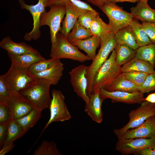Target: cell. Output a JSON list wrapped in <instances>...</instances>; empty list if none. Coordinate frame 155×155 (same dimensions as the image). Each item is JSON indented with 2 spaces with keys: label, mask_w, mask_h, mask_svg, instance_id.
<instances>
[{
  "label": "cell",
  "mask_w": 155,
  "mask_h": 155,
  "mask_svg": "<svg viewBox=\"0 0 155 155\" xmlns=\"http://www.w3.org/2000/svg\"><path fill=\"white\" fill-rule=\"evenodd\" d=\"M115 34L111 32L101 38V46L98 53L90 65L87 66L86 76L88 82L87 94L89 96L92 93L93 82L95 74L116 45Z\"/></svg>",
  "instance_id": "1"
},
{
  "label": "cell",
  "mask_w": 155,
  "mask_h": 155,
  "mask_svg": "<svg viewBox=\"0 0 155 155\" xmlns=\"http://www.w3.org/2000/svg\"><path fill=\"white\" fill-rule=\"evenodd\" d=\"M116 52L114 49L109 58L99 68L93 82L92 93L101 89L107 90L116 78L121 73V66L117 64Z\"/></svg>",
  "instance_id": "2"
},
{
  "label": "cell",
  "mask_w": 155,
  "mask_h": 155,
  "mask_svg": "<svg viewBox=\"0 0 155 155\" xmlns=\"http://www.w3.org/2000/svg\"><path fill=\"white\" fill-rule=\"evenodd\" d=\"M28 68L22 67L11 61L8 71L0 77L12 92H19L38 81L35 76L30 73Z\"/></svg>",
  "instance_id": "3"
},
{
  "label": "cell",
  "mask_w": 155,
  "mask_h": 155,
  "mask_svg": "<svg viewBox=\"0 0 155 155\" xmlns=\"http://www.w3.org/2000/svg\"><path fill=\"white\" fill-rule=\"evenodd\" d=\"M50 57L57 59H69L81 63L92 60L59 32L57 35L56 41L52 44Z\"/></svg>",
  "instance_id": "4"
},
{
  "label": "cell",
  "mask_w": 155,
  "mask_h": 155,
  "mask_svg": "<svg viewBox=\"0 0 155 155\" xmlns=\"http://www.w3.org/2000/svg\"><path fill=\"white\" fill-rule=\"evenodd\" d=\"M99 8L108 17L111 32L114 34L121 28L129 26L133 19L130 13L124 10L115 3L110 1Z\"/></svg>",
  "instance_id": "5"
},
{
  "label": "cell",
  "mask_w": 155,
  "mask_h": 155,
  "mask_svg": "<svg viewBox=\"0 0 155 155\" xmlns=\"http://www.w3.org/2000/svg\"><path fill=\"white\" fill-rule=\"evenodd\" d=\"M51 85L38 81L19 93L42 111L49 108L51 99L49 93Z\"/></svg>",
  "instance_id": "6"
},
{
  "label": "cell",
  "mask_w": 155,
  "mask_h": 155,
  "mask_svg": "<svg viewBox=\"0 0 155 155\" xmlns=\"http://www.w3.org/2000/svg\"><path fill=\"white\" fill-rule=\"evenodd\" d=\"M153 116H155V103L144 100L139 107L129 113L128 123L121 128L115 129L114 132L119 138L128 130L139 126Z\"/></svg>",
  "instance_id": "7"
},
{
  "label": "cell",
  "mask_w": 155,
  "mask_h": 155,
  "mask_svg": "<svg viewBox=\"0 0 155 155\" xmlns=\"http://www.w3.org/2000/svg\"><path fill=\"white\" fill-rule=\"evenodd\" d=\"M50 7L48 12H44L41 14L39 25L40 27L44 25L49 27L52 44L56 41L57 35L60 30L61 23L66 13V8L64 4H55Z\"/></svg>",
  "instance_id": "8"
},
{
  "label": "cell",
  "mask_w": 155,
  "mask_h": 155,
  "mask_svg": "<svg viewBox=\"0 0 155 155\" xmlns=\"http://www.w3.org/2000/svg\"><path fill=\"white\" fill-rule=\"evenodd\" d=\"M51 93L52 98L49 107L50 113V118L40 136L51 123L64 122L70 120L71 118L65 102V97L62 92L58 90L53 89Z\"/></svg>",
  "instance_id": "9"
},
{
  "label": "cell",
  "mask_w": 155,
  "mask_h": 155,
  "mask_svg": "<svg viewBox=\"0 0 155 155\" xmlns=\"http://www.w3.org/2000/svg\"><path fill=\"white\" fill-rule=\"evenodd\" d=\"M155 149V136L151 138H119L116 149L123 155L135 154L146 149Z\"/></svg>",
  "instance_id": "10"
},
{
  "label": "cell",
  "mask_w": 155,
  "mask_h": 155,
  "mask_svg": "<svg viewBox=\"0 0 155 155\" xmlns=\"http://www.w3.org/2000/svg\"><path fill=\"white\" fill-rule=\"evenodd\" d=\"M48 0H38L37 3L34 5L26 4L24 0H19V2L22 9L29 11L32 16L33 20V28L30 32L27 33L24 37V40L30 41L32 39L36 40L41 36L39 29L40 19L41 14L46 11L45 7Z\"/></svg>",
  "instance_id": "11"
},
{
  "label": "cell",
  "mask_w": 155,
  "mask_h": 155,
  "mask_svg": "<svg viewBox=\"0 0 155 155\" xmlns=\"http://www.w3.org/2000/svg\"><path fill=\"white\" fill-rule=\"evenodd\" d=\"M87 67L84 65H81L73 68L69 73L70 82L74 91L86 104L88 102L90 97L87 94Z\"/></svg>",
  "instance_id": "12"
},
{
  "label": "cell",
  "mask_w": 155,
  "mask_h": 155,
  "mask_svg": "<svg viewBox=\"0 0 155 155\" xmlns=\"http://www.w3.org/2000/svg\"><path fill=\"white\" fill-rule=\"evenodd\" d=\"M5 103L10 110L12 120L26 115L35 107L29 101L18 92H12Z\"/></svg>",
  "instance_id": "13"
},
{
  "label": "cell",
  "mask_w": 155,
  "mask_h": 155,
  "mask_svg": "<svg viewBox=\"0 0 155 155\" xmlns=\"http://www.w3.org/2000/svg\"><path fill=\"white\" fill-rule=\"evenodd\" d=\"M100 96L104 100L111 99L113 102H121L127 104L141 103L144 100L143 94L140 92H130L121 91H108L104 89L99 90Z\"/></svg>",
  "instance_id": "14"
},
{
  "label": "cell",
  "mask_w": 155,
  "mask_h": 155,
  "mask_svg": "<svg viewBox=\"0 0 155 155\" xmlns=\"http://www.w3.org/2000/svg\"><path fill=\"white\" fill-rule=\"evenodd\" d=\"M57 4H64L65 7L66 16L59 31L67 38L79 17L88 11L79 9L72 4L69 0H61Z\"/></svg>",
  "instance_id": "15"
},
{
  "label": "cell",
  "mask_w": 155,
  "mask_h": 155,
  "mask_svg": "<svg viewBox=\"0 0 155 155\" xmlns=\"http://www.w3.org/2000/svg\"><path fill=\"white\" fill-rule=\"evenodd\" d=\"M155 136V116L148 118L142 124L129 130L119 138H151Z\"/></svg>",
  "instance_id": "16"
},
{
  "label": "cell",
  "mask_w": 155,
  "mask_h": 155,
  "mask_svg": "<svg viewBox=\"0 0 155 155\" xmlns=\"http://www.w3.org/2000/svg\"><path fill=\"white\" fill-rule=\"evenodd\" d=\"M63 69V63L60 59H57L50 68L34 76L38 81L55 85L62 76Z\"/></svg>",
  "instance_id": "17"
},
{
  "label": "cell",
  "mask_w": 155,
  "mask_h": 155,
  "mask_svg": "<svg viewBox=\"0 0 155 155\" xmlns=\"http://www.w3.org/2000/svg\"><path fill=\"white\" fill-rule=\"evenodd\" d=\"M104 100L101 98L99 91L90 95L89 101L85 106V111L93 121L98 123H101L103 120L102 105Z\"/></svg>",
  "instance_id": "18"
},
{
  "label": "cell",
  "mask_w": 155,
  "mask_h": 155,
  "mask_svg": "<svg viewBox=\"0 0 155 155\" xmlns=\"http://www.w3.org/2000/svg\"><path fill=\"white\" fill-rule=\"evenodd\" d=\"M131 13L133 18L142 22H155V9L151 8L147 2L139 1L135 7L131 9Z\"/></svg>",
  "instance_id": "19"
},
{
  "label": "cell",
  "mask_w": 155,
  "mask_h": 155,
  "mask_svg": "<svg viewBox=\"0 0 155 155\" xmlns=\"http://www.w3.org/2000/svg\"><path fill=\"white\" fill-rule=\"evenodd\" d=\"M0 46L7 51L14 55H20L26 53L39 52L31 46L24 42L16 43L7 36L4 38L0 42Z\"/></svg>",
  "instance_id": "20"
},
{
  "label": "cell",
  "mask_w": 155,
  "mask_h": 155,
  "mask_svg": "<svg viewBox=\"0 0 155 155\" xmlns=\"http://www.w3.org/2000/svg\"><path fill=\"white\" fill-rule=\"evenodd\" d=\"M68 41L73 45L84 51L87 55L92 60L96 55V50L100 44L101 38L93 35L85 39Z\"/></svg>",
  "instance_id": "21"
},
{
  "label": "cell",
  "mask_w": 155,
  "mask_h": 155,
  "mask_svg": "<svg viewBox=\"0 0 155 155\" xmlns=\"http://www.w3.org/2000/svg\"><path fill=\"white\" fill-rule=\"evenodd\" d=\"M154 67L148 62L135 57L121 67V72L137 71L149 73L155 71Z\"/></svg>",
  "instance_id": "22"
},
{
  "label": "cell",
  "mask_w": 155,
  "mask_h": 155,
  "mask_svg": "<svg viewBox=\"0 0 155 155\" xmlns=\"http://www.w3.org/2000/svg\"><path fill=\"white\" fill-rule=\"evenodd\" d=\"M11 61L22 67L29 68L34 63L45 59L39 53H26L20 55H14L7 53Z\"/></svg>",
  "instance_id": "23"
},
{
  "label": "cell",
  "mask_w": 155,
  "mask_h": 155,
  "mask_svg": "<svg viewBox=\"0 0 155 155\" xmlns=\"http://www.w3.org/2000/svg\"><path fill=\"white\" fill-rule=\"evenodd\" d=\"M115 37L117 44L127 45L135 50L139 47L130 26L119 30L115 34Z\"/></svg>",
  "instance_id": "24"
},
{
  "label": "cell",
  "mask_w": 155,
  "mask_h": 155,
  "mask_svg": "<svg viewBox=\"0 0 155 155\" xmlns=\"http://www.w3.org/2000/svg\"><path fill=\"white\" fill-rule=\"evenodd\" d=\"M107 90L130 92H139V86L127 79L123 72L121 73L116 78Z\"/></svg>",
  "instance_id": "25"
},
{
  "label": "cell",
  "mask_w": 155,
  "mask_h": 155,
  "mask_svg": "<svg viewBox=\"0 0 155 155\" xmlns=\"http://www.w3.org/2000/svg\"><path fill=\"white\" fill-rule=\"evenodd\" d=\"M115 49L116 62L119 66H121L135 57L136 50L127 45L117 44Z\"/></svg>",
  "instance_id": "26"
},
{
  "label": "cell",
  "mask_w": 155,
  "mask_h": 155,
  "mask_svg": "<svg viewBox=\"0 0 155 155\" xmlns=\"http://www.w3.org/2000/svg\"><path fill=\"white\" fill-rule=\"evenodd\" d=\"M42 111L35 107L28 114L16 120L26 132L40 118Z\"/></svg>",
  "instance_id": "27"
},
{
  "label": "cell",
  "mask_w": 155,
  "mask_h": 155,
  "mask_svg": "<svg viewBox=\"0 0 155 155\" xmlns=\"http://www.w3.org/2000/svg\"><path fill=\"white\" fill-rule=\"evenodd\" d=\"M129 26L134 34L138 47L152 43L148 36L142 24L137 20L133 19Z\"/></svg>",
  "instance_id": "28"
},
{
  "label": "cell",
  "mask_w": 155,
  "mask_h": 155,
  "mask_svg": "<svg viewBox=\"0 0 155 155\" xmlns=\"http://www.w3.org/2000/svg\"><path fill=\"white\" fill-rule=\"evenodd\" d=\"M135 57L148 62L154 67L155 43H151L139 47L136 50Z\"/></svg>",
  "instance_id": "29"
},
{
  "label": "cell",
  "mask_w": 155,
  "mask_h": 155,
  "mask_svg": "<svg viewBox=\"0 0 155 155\" xmlns=\"http://www.w3.org/2000/svg\"><path fill=\"white\" fill-rule=\"evenodd\" d=\"M89 30L92 36H96L101 38L111 32L108 24L103 21L99 14L92 21Z\"/></svg>",
  "instance_id": "30"
},
{
  "label": "cell",
  "mask_w": 155,
  "mask_h": 155,
  "mask_svg": "<svg viewBox=\"0 0 155 155\" xmlns=\"http://www.w3.org/2000/svg\"><path fill=\"white\" fill-rule=\"evenodd\" d=\"M26 133L16 120H13L9 124L8 134L4 144L14 143V141L22 137Z\"/></svg>",
  "instance_id": "31"
},
{
  "label": "cell",
  "mask_w": 155,
  "mask_h": 155,
  "mask_svg": "<svg viewBox=\"0 0 155 155\" xmlns=\"http://www.w3.org/2000/svg\"><path fill=\"white\" fill-rule=\"evenodd\" d=\"M92 36L90 30L80 24L77 21L71 31L68 34L67 38L68 40H82L90 38Z\"/></svg>",
  "instance_id": "32"
},
{
  "label": "cell",
  "mask_w": 155,
  "mask_h": 155,
  "mask_svg": "<svg viewBox=\"0 0 155 155\" xmlns=\"http://www.w3.org/2000/svg\"><path fill=\"white\" fill-rule=\"evenodd\" d=\"M33 155H62L55 142L44 140L34 151Z\"/></svg>",
  "instance_id": "33"
},
{
  "label": "cell",
  "mask_w": 155,
  "mask_h": 155,
  "mask_svg": "<svg viewBox=\"0 0 155 155\" xmlns=\"http://www.w3.org/2000/svg\"><path fill=\"white\" fill-rule=\"evenodd\" d=\"M57 59L51 58L49 59L42 60L31 65L28 68L30 73L34 76L44 71L51 67Z\"/></svg>",
  "instance_id": "34"
},
{
  "label": "cell",
  "mask_w": 155,
  "mask_h": 155,
  "mask_svg": "<svg viewBox=\"0 0 155 155\" xmlns=\"http://www.w3.org/2000/svg\"><path fill=\"white\" fill-rule=\"evenodd\" d=\"M123 73L127 79L138 86L142 84L149 74L137 71H129Z\"/></svg>",
  "instance_id": "35"
},
{
  "label": "cell",
  "mask_w": 155,
  "mask_h": 155,
  "mask_svg": "<svg viewBox=\"0 0 155 155\" xmlns=\"http://www.w3.org/2000/svg\"><path fill=\"white\" fill-rule=\"evenodd\" d=\"M139 88V92L143 94L155 90V71L149 73Z\"/></svg>",
  "instance_id": "36"
},
{
  "label": "cell",
  "mask_w": 155,
  "mask_h": 155,
  "mask_svg": "<svg viewBox=\"0 0 155 155\" xmlns=\"http://www.w3.org/2000/svg\"><path fill=\"white\" fill-rule=\"evenodd\" d=\"M98 14L96 11H88L81 15L77 21L80 24L89 30L92 21Z\"/></svg>",
  "instance_id": "37"
},
{
  "label": "cell",
  "mask_w": 155,
  "mask_h": 155,
  "mask_svg": "<svg viewBox=\"0 0 155 155\" xmlns=\"http://www.w3.org/2000/svg\"><path fill=\"white\" fill-rule=\"evenodd\" d=\"M10 110L5 103H0V124L9 125L12 121Z\"/></svg>",
  "instance_id": "38"
},
{
  "label": "cell",
  "mask_w": 155,
  "mask_h": 155,
  "mask_svg": "<svg viewBox=\"0 0 155 155\" xmlns=\"http://www.w3.org/2000/svg\"><path fill=\"white\" fill-rule=\"evenodd\" d=\"M12 92L7 84L0 77V103H6Z\"/></svg>",
  "instance_id": "39"
},
{
  "label": "cell",
  "mask_w": 155,
  "mask_h": 155,
  "mask_svg": "<svg viewBox=\"0 0 155 155\" xmlns=\"http://www.w3.org/2000/svg\"><path fill=\"white\" fill-rule=\"evenodd\" d=\"M142 24L152 43H155V27L153 23L143 22Z\"/></svg>",
  "instance_id": "40"
},
{
  "label": "cell",
  "mask_w": 155,
  "mask_h": 155,
  "mask_svg": "<svg viewBox=\"0 0 155 155\" xmlns=\"http://www.w3.org/2000/svg\"><path fill=\"white\" fill-rule=\"evenodd\" d=\"M9 125L0 124V146L3 147L7 138Z\"/></svg>",
  "instance_id": "41"
},
{
  "label": "cell",
  "mask_w": 155,
  "mask_h": 155,
  "mask_svg": "<svg viewBox=\"0 0 155 155\" xmlns=\"http://www.w3.org/2000/svg\"><path fill=\"white\" fill-rule=\"evenodd\" d=\"M14 146V143L4 144L0 151V155H4L12 150Z\"/></svg>",
  "instance_id": "42"
},
{
  "label": "cell",
  "mask_w": 155,
  "mask_h": 155,
  "mask_svg": "<svg viewBox=\"0 0 155 155\" xmlns=\"http://www.w3.org/2000/svg\"><path fill=\"white\" fill-rule=\"evenodd\" d=\"M135 155H155V149H145L138 151Z\"/></svg>",
  "instance_id": "43"
},
{
  "label": "cell",
  "mask_w": 155,
  "mask_h": 155,
  "mask_svg": "<svg viewBox=\"0 0 155 155\" xmlns=\"http://www.w3.org/2000/svg\"><path fill=\"white\" fill-rule=\"evenodd\" d=\"M88 1L100 8L106 2L110 0H86Z\"/></svg>",
  "instance_id": "44"
},
{
  "label": "cell",
  "mask_w": 155,
  "mask_h": 155,
  "mask_svg": "<svg viewBox=\"0 0 155 155\" xmlns=\"http://www.w3.org/2000/svg\"><path fill=\"white\" fill-rule=\"evenodd\" d=\"M144 100L155 103V93L149 94L145 98H144Z\"/></svg>",
  "instance_id": "45"
},
{
  "label": "cell",
  "mask_w": 155,
  "mask_h": 155,
  "mask_svg": "<svg viewBox=\"0 0 155 155\" xmlns=\"http://www.w3.org/2000/svg\"><path fill=\"white\" fill-rule=\"evenodd\" d=\"M61 0H48L46 7L50 6L55 4H57Z\"/></svg>",
  "instance_id": "46"
},
{
  "label": "cell",
  "mask_w": 155,
  "mask_h": 155,
  "mask_svg": "<svg viewBox=\"0 0 155 155\" xmlns=\"http://www.w3.org/2000/svg\"><path fill=\"white\" fill-rule=\"evenodd\" d=\"M139 0H110V1L114 3L118 2H128L131 3H135L138 2Z\"/></svg>",
  "instance_id": "47"
},
{
  "label": "cell",
  "mask_w": 155,
  "mask_h": 155,
  "mask_svg": "<svg viewBox=\"0 0 155 155\" xmlns=\"http://www.w3.org/2000/svg\"><path fill=\"white\" fill-rule=\"evenodd\" d=\"M139 1H141L143 2H147L148 0H139Z\"/></svg>",
  "instance_id": "48"
},
{
  "label": "cell",
  "mask_w": 155,
  "mask_h": 155,
  "mask_svg": "<svg viewBox=\"0 0 155 155\" xmlns=\"http://www.w3.org/2000/svg\"><path fill=\"white\" fill-rule=\"evenodd\" d=\"M155 27V22L154 23H153Z\"/></svg>",
  "instance_id": "49"
}]
</instances>
